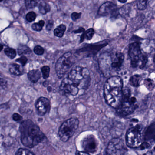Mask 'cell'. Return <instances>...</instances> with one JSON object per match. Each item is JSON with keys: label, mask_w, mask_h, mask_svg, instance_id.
<instances>
[{"label": "cell", "mask_w": 155, "mask_h": 155, "mask_svg": "<svg viewBox=\"0 0 155 155\" xmlns=\"http://www.w3.org/2000/svg\"><path fill=\"white\" fill-rule=\"evenodd\" d=\"M54 23V22L53 20H49V21L47 22V24H46V30H47V31H51L52 28L53 27Z\"/></svg>", "instance_id": "d6a6232c"}, {"label": "cell", "mask_w": 155, "mask_h": 155, "mask_svg": "<svg viewBox=\"0 0 155 155\" xmlns=\"http://www.w3.org/2000/svg\"><path fill=\"white\" fill-rule=\"evenodd\" d=\"M48 85V82H47V81H45V82H44V83H43V85L44 86H46Z\"/></svg>", "instance_id": "f35d334b"}, {"label": "cell", "mask_w": 155, "mask_h": 155, "mask_svg": "<svg viewBox=\"0 0 155 155\" xmlns=\"http://www.w3.org/2000/svg\"><path fill=\"white\" fill-rule=\"evenodd\" d=\"M34 52L37 55H42L44 53V49L40 45H36L34 49Z\"/></svg>", "instance_id": "4316f807"}, {"label": "cell", "mask_w": 155, "mask_h": 155, "mask_svg": "<svg viewBox=\"0 0 155 155\" xmlns=\"http://www.w3.org/2000/svg\"><path fill=\"white\" fill-rule=\"evenodd\" d=\"M124 56L122 53H117L114 60L112 61L111 67L114 70H119L124 63Z\"/></svg>", "instance_id": "4fadbf2b"}, {"label": "cell", "mask_w": 155, "mask_h": 155, "mask_svg": "<svg viewBox=\"0 0 155 155\" xmlns=\"http://www.w3.org/2000/svg\"><path fill=\"white\" fill-rule=\"evenodd\" d=\"M137 99L134 96H131V91L127 87L123 89V100L121 105L117 109L118 114L127 116L133 113L136 108L137 105Z\"/></svg>", "instance_id": "277c9868"}, {"label": "cell", "mask_w": 155, "mask_h": 155, "mask_svg": "<svg viewBox=\"0 0 155 155\" xmlns=\"http://www.w3.org/2000/svg\"><path fill=\"white\" fill-rule=\"evenodd\" d=\"M66 27L64 25L61 24L54 29V35L58 37H62L66 31Z\"/></svg>", "instance_id": "ffe728a7"}, {"label": "cell", "mask_w": 155, "mask_h": 155, "mask_svg": "<svg viewBox=\"0 0 155 155\" xmlns=\"http://www.w3.org/2000/svg\"><path fill=\"white\" fill-rule=\"evenodd\" d=\"M117 10V6L112 2H107L104 3L99 7L98 11L99 15L106 16L114 13Z\"/></svg>", "instance_id": "7c38bea8"}, {"label": "cell", "mask_w": 155, "mask_h": 155, "mask_svg": "<svg viewBox=\"0 0 155 155\" xmlns=\"http://www.w3.org/2000/svg\"><path fill=\"white\" fill-rule=\"evenodd\" d=\"M42 26L39 23H35L32 25V28L33 30L36 32H40L42 30Z\"/></svg>", "instance_id": "f546056e"}, {"label": "cell", "mask_w": 155, "mask_h": 155, "mask_svg": "<svg viewBox=\"0 0 155 155\" xmlns=\"http://www.w3.org/2000/svg\"><path fill=\"white\" fill-rule=\"evenodd\" d=\"M128 55L132 67L143 69L145 66L147 62V57L142 54L140 45L138 42H135L130 45Z\"/></svg>", "instance_id": "5b68a950"}, {"label": "cell", "mask_w": 155, "mask_h": 155, "mask_svg": "<svg viewBox=\"0 0 155 155\" xmlns=\"http://www.w3.org/2000/svg\"><path fill=\"white\" fill-rule=\"evenodd\" d=\"M126 148L124 142L119 138L112 139L107 145V155H125Z\"/></svg>", "instance_id": "9c48e42d"}, {"label": "cell", "mask_w": 155, "mask_h": 155, "mask_svg": "<svg viewBox=\"0 0 155 155\" xmlns=\"http://www.w3.org/2000/svg\"><path fill=\"white\" fill-rule=\"evenodd\" d=\"M144 85L149 91H152L155 87L154 82L150 78H147L144 81Z\"/></svg>", "instance_id": "7402d4cb"}, {"label": "cell", "mask_w": 155, "mask_h": 155, "mask_svg": "<svg viewBox=\"0 0 155 155\" xmlns=\"http://www.w3.org/2000/svg\"><path fill=\"white\" fill-rule=\"evenodd\" d=\"M79 123V121L76 118H70L65 121L59 128L60 139L62 142H67L76 132Z\"/></svg>", "instance_id": "8992f818"}, {"label": "cell", "mask_w": 155, "mask_h": 155, "mask_svg": "<svg viewBox=\"0 0 155 155\" xmlns=\"http://www.w3.org/2000/svg\"><path fill=\"white\" fill-rule=\"evenodd\" d=\"M126 140L127 145L132 148L140 146L143 143V136L141 126L137 125L128 129Z\"/></svg>", "instance_id": "ba28073f"}, {"label": "cell", "mask_w": 155, "mask_h": 155, "mask_svg": "<svg viewBox=\"0 0 155 155\" xmlns=\"http://www.w3.org/2000/svg\"><path fill=\"white\" fill-rule=\"evenodd\" d=\"M98 143L96 138L93 135H89L83 139L82 146L85 152L94 153L97 151Z\"/></svg>", "instance_id": "30bf717a"}, {"label": "cell", "mask_w": 155, "mask_h": 155, "mask_svg": "<svg viewBox=\"0 0 155 155\" xmlns=\"http://www.w3.org/2000/svg\"><path fill=\"white\" fill-rule=\"evenodd\" d=\"M31 52L30 48L25 45H21L18 48V53L19 55L24 54H28Z\"/></svg>", "instance_id": "44dd1931"}, {"label": "cell", "mask_w": 155, "mask_h": 155, "mask_svg": "<svg viewBox=\"0 0 155 155\" xmlns=\"http://www.w3.org/2000/svg\"><path fill=\"white\" fill-rule=\"evenodd\" d=\"M39 23L40 24L42 27H43V26H44L45 23L44 21H43V20H41V21H39Z\"/></svg>", "instance_id": "74e56055"}, {"label": "cell", "mask_w": 155, "mask_h": 155, "mask_svg": "<svg viewBox=\"0 0 155 155\" xmlns=\"http://www.w3.org/2000/svg\"><path fill=\"white\" fill-rule=\"evenodd\" d=\"M42 73L43 77L44 79H47L49 77L50 72V68L49 66H43L41 68Z\"/></svg>", "instance_id": "d4e9b609"}, {"label": "cell", "mask_w": 155, "mask_h": 155, "mask_svg": "<svg viewBox=\"0 0 155 155\" xmlns=\"http://www.w3.org/2000/svg\"><path fill=\"white\" fill-rule=\"evenodd\" d=\"M12 118L15 122H19L22 119V117L18 113H14L13 114Z\"/></svg>", "instance_id": "836d02e7"}, {"label": "cell", "mask_w": 155, "mask_h": 155, "mask_svg": "<svg viewBox=\"0 0 155 155\" xmlns=\"http://www.w3.org/2000/svg\"><path fill=\"white\" fill-rule=\"evenodd\" d=\"M5 81L2 77H0V86H3L5 84Z\"/></svg>", "instance_id": "8d00e7d4"}, {"label": "cell", "mask_w": 155, "mask_h": 155, "mask_svg": "<svg viewBox=\"0 0 155 155\" xmlns=\"http://www.w3.org/2000/svg\"><path fill=\"white\" fill-rule=\"evenodd\" d=\"M35 106L38 114L42 116L49 112L51 103L49 99L47 98L41 97L36 101Z\"/></svg>", "instance_id": "8fae6325"}, {"label": "cell", "mask_w": 155, "mask_h": 155, "mask_svg": "<svg viewBox=\"0 0 155 155\" xmlns=\"http://www.w3.org/2000/svg\"><path fill=\"white\" fill-rule=\"evenodd\" d=\"M119 2H120L122 3H125L126 2H127L126 1H118Z\"/></svg>", "instance_id": "b9f144b4"}, {"label": "cell", "mask_w": 155, "mask_h": 155, "mask_svg": "<svg viewBox=\"0 0 155 155\" xmlns=\"http://www.w3.org/2000/svg\"><path fill=\"white\" fill-rule=\"evenodd\" d=\"M47 89H48V91H50H50H51L52 90L51 87H50V86H49H49H48V88H47Z\"/></svg>", "instance_id": "ab89813d"}, {"label": "cell", "mask_w": 155, "mask_h": 155, "mask_svg": "<svg viewBox=\"0 0 155 155\" xmlns=\"http://www.w3.org/2000/svg\"><path fill=\"white\" fill-rule=\"evenodd\" d=\"M9 71L12 74L19 76L21 75L23 72V68L21 66L17 64H12L10 65Z\"/></svg>", "instance_id": "2e32d148"}, {"label": "cell", "mask_w": 155, "mask_h": 155, "mask_svg": "<svg viewBox=\"0 0 155 155\" xmlns=\"http://www.w3.org/2000/svg\"><path fill=\"white\" fill-rule=\"evenodd\" d=\"M85 29H84L83 27H80V28H78L77 30H75V31H74L73 32L74 33H83L85 32Z\"/></svg>", "instance_id": "e575fe53"}, {"label": "cell", "mask_w": 155, "mask_h": 155, "mask_svg": "<svg viewBox=\"0 0 155 155\" xmlns=\"http://www.w3.org/2000/svg\"><path fill=\"white\" fill-rule=\"evenodd\" d=\"M3 46L2 45H0V52L2 50Z\"/></svg>", "instance_id": "60d3db41"}, {"label": "cell", "mask_w": 155, "mask_h": 155, "mask_svg": "<svg viewBox=\"0 0 155 155\" xmlns=\"http://www.w3.org/2000/svg\"><path fill=\"white\" fill-rule=\"evenodd\" d=\"M41 76V73L39 70H33L30 71L28 73V78L32 83H36Z\"/></svg>", "instance_id": "9a60e30c"}, {"label": "cell", "mask_w": 155, "mask_h": 155, "mask_svg": "<svg viewBox=\"0 0 155 155\" xmlns=\"http://www.w3.org/2000/svg\"><path fill=\"white\" fill-rule=\"evenodd\" d=\"M5 53L11 59H13L16 56V52L15 50L12 48H6L4 50Z\"/></svg>", "instance_id": "603a6c76"}, {"label": "cell", "mask_w": 155, "mask_h": 155, "mask_svg": "<svg viewBox=\"0 0 155 155\" xmlns=\"http://www.w3.org/2000/svg\"><path fill=\"white\" fill-rule=\"evenodd\" d=\"M39 11L43 15L46 14L51 11V6L46 2H41L39 5Z\"/></svg>", "instance_id": "d6986e66"}, {"label": "cell", "mask_w": 155, "mask_h": 155, "mask_svg": "<svg viewBox=\"0 0 155 155\" xmlns=\"http://www.w3.org/2000/svg\"><path fill=\"white\" fill-rule=\"evenodd\" d=\"M25 4L28 9H32L35 8L37 5L38 2L35 1H26Z\"/></svg>", "instance_id": "83f0119b"}, {"label": "cell", "mask_w": 155, "mask_h": 155, "mask_svg": "<svg viewBox=\"0 0 155 155\" xmlns=\"http://www.w3.org/2000/svg\"><path fill=\"white\" fill-rule=\"evenodd\" d=\"M123 96L122 79L118 76L108 78L104 86V97L107 104L117 109L121 105Z\"/></svg>", "instance_id": "7a4b0ae2"}, {"label": "cell", "mask_w": 155, "mask_h": 155, "mask_svg": "<svg viewBox=\"0 0 155 155\" xmlns=\"http://www.w3.org/2000/svg\"><path fill=\"white\" fill-rule=\"evenodd\" d=\"M81 15H82L81 13L74 12L71 15V17L73 21H75L81 17Z\"/></svg>", "instance_id": "1f68e13d"}, {"label": "cell", "mask_w": 155, "mask_h": 155, "mask_svg": "<svg viewBox=\"0 0 155 155\" xmlns=\"http://www.w3.org/2000/svg\"><path fill=\"white\" fill-rule=\"evenodd\" d=\"M90 81V74L87 68L75 66L63 80L60 89L64 94L76 96L79 90L88 88Z\"/></svg>", "instance_id": "6da1fadb"}, {"label": "cell", "mask_w": 155, "mask_h": 155, "mask_svg": "<svg viewBox=\"0 0 155 155\" xmlns=\"http://www.w3.org/2000/svg\"><path fill=\"white\" fill-rule=\"evenodd\" d=\"M147 1H138L137 4L138 9L140 10H143L145 9L147 6Z\"/></svg>", "instance_id": "f1b7e54d"}, {"label": "cell", "mask_w": 155, "mask_h": 155, "mask_svg": "<svg viewBox=\"0 0 155 155\" xmlns=\"http://www.w3.org/2000/svg\"><path fill=\"white\" fill-rule=\"evenodd\" d=\"M74 63V58L71 52L65 53L61 56L57 61L55 65V70L59 78H62Z\"/></svg>", "instance_id": "52a82bcc"}, {"label": "cell", "mask_w": 155, "mask_h": 155, "mask_svg": "<svg viewBox=\"0 0 155 155\" xmlns=\"http://www.w3.org/2000/svg\"><path fill=\"white\" fill-rule=\"evenodd\" d=\"M19 130L22 143L29 148L36 146L45 138L40 127L30 120L22 122Z\"/></svg>", "instance_id": "3957f363"}, {"label": "cell", "mask_w": 155, "mask_h": 155, "mask_svg": "<svg viewBox=\"0 0 155 155\" xmlns=\"http://www.w3.org/2000/svg\"><path fill=\"white\" fill-rule=\"evenodd\" d=\"M16 62L20 63L22 66L25 65L27 62V59L25 56H22L16 60Z\"/></svg>", "instance_id": "4dcf8cb0"}, {"label": "cell", "mask_w": 155, "mask_h": 155, "mask_svg": "<svg viewBox=\"0 0 155 155\" xmlns=\"http://www.w3.org/2000/svg\"><path fill=\"white\" fill-rule=\"evenodd\" d=\"M154 64L155 65V55L154 56Z\"/></svg>", "instance_id": "7bdbcfd3"}, {"label": "cell", "mask_w": 155, "mask_h": 155, "mask_svg": "<svg viewBox=\"0 0 155 155\" xmlns=\"http://www.w3.org/2000/svg\"><path fill=\"white\" fill-rule=\"evenodd\" d=\"M36 14L33 12H29V13L26 14V19L27 21L31 22H32L33 21L35 20L36 18Z\"/></svg>", "instance_id": "484cf974"}, {"label": "cell", "mask_w": 155, "mask_h": 155, "mask_svg": "<svg viewBox=\"0 0 155 155\" xmlns=\"http://www.w3.org/2000/svg\"><path fill=\"white\" fill-rule=\"evenodd\" d=\"M15 155H35V154L28 149L21 148L17 150Z\"/></svg>", "instance_id": "cb8c5ba5"}, {"label": "cell", "mask_w": 155, "mask_h": 155, "mask_svg": "<svg viewBox=\"0 0 155 155\" xmlns=\"http://www.w3.org/2000/svg\"><path fill=\"white\" fill-rule=\"evenodd\" d=\"M144 138L147 141H152L155 140V125H151L147 128L145 133Z\"/></svg>", "instance_id": "5bb4252c"}, {"label": "cell", "mask_w": 155, "mask_h": 155, "mask_svg": "<svg viewBox=\"0 0 155 155\" xmlns=\"http://www.w3.org/2000/svg\"><path fill=\"white\" fill-rule=\"evenodd\" d=\"M2 2V1H0V2Z\"/></svg>", "instance_id": "ee69618b"}, {"label": "cell", "mask_w": 155, "mask_h": 155, "mask_svg": "<svg viewBox=\"0 0 155 155\" xmlns=\"http://www.w3.org/2000/svg\"><path fill=\"white\" fill-rule=\"evenodd\" d=\"M76 155H90L88 153L85 152H80V151H77L76 153Z\"/></svg>", "instance_id": "d590c367"}, {"label": "cell", "mask_w": 155, "mask_h": 155, "mask_svg": "<svg viewBox=\"0 0 155 155\" xmlns=\"http://www.w3.org/2000/svg\"><path fill=\"white\" fill-rule=\"evenodd\" d=\"M94 30L93 28H90L87 31H85L83 33H82L80 37V42H83L85 39L87 40H91L94 34Z\"/></svg>", "instance_id": "e0dca14e"}, {"label": "cell", "mask_w": 155, "mask_h": 155, "mask_svg": "<svg viewBox=\"0 0 155 155\" xmlns=\"http://www.w3.org/2000/svg\"><path fill=\"white\" fill-rule=\"evenodd\" d=\"M141 76L139 75H135L130 77L129 80V83L130 85L134 87H138L140 84Z\"/></svg>", "instance_id": "ac0fdd59"}]
</instances>
